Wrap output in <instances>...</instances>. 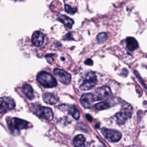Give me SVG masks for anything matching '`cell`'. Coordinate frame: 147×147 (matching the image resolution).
<instances>
[{
    "label": "cell",
    "mask_w": 147,
    "mask_h": 147,
    "mask_svg": "<svg viewBox=\"0 0 147 147\" xmlns=\"http://www.w3.org/2000/svg\"><path fill=\"white\" fill-rule=\"evenodd\" d=\"M111 105V102L109 100H106L99 103L95 104L94 107L97 110H102L104 109H108Z\"/></svg>",
    "instance_id": "obj_17"
},
{
    "label": "cell",
    "mask_w": 147,
    "mask_h": 147,
    "mask_svg": "<svg viewBox=\"0 0 147 147\" xmlns=\"http://www.w3.org/2000/svg\"><path fill=\"white\" fill-rule=\"evenodd\" d=\"M101 132L106 139L113 142H118L122 137V134L119 131L114 129L103 128L101 130Z\"/></svg>",
    "instance_id": "obj_6"
},
{
    "label": "cell",
    "mask_w": 147,
    "mask_h": 147,
    "mask_svg": "<svg viewBox=\"0 0 147 147\" xmlns=\"http://www.w3.org/2000/svg\"><path fill=\"white\" fill-rule=\"evenodd\" d=\"M58 20L60 22H62L67 28H71L72 25L74 23L72 19L70 18L67 16H65V15L60 16L58 18Z\"/></svg>",
    "instance_id": "obj_14"
},
{
    "label": "cell",
    "mask_w": 147,
    "mask_h": 147,
    "mask_svg": "<svg viewBox=\"0 0 147 147\" xmlns=\"http://www.w3.org/2000/svg\"><path fill=\"white\" fill-rule=\"evenodd\" d=\"M54 74L58 78L59 80L64 84H68L70 83L71 76L69 74L64 71V70L55 68L54 69Z\"/></svg>",
    "instance_id": "obj_9"
},
{
    "label": "cell",
    "mask_w": 147,
    "mask_h": 147,
    "mask_svg": "<svg viewBox=\"0 0 147 147\" xmlns=\"http://www.w3.org/2000/svg\"><path fill=\"white\" fill-rule=\"evenodd\" d=\"M110 88L107 86H103L98 88L93 94L95 101L101 100L111 95Z\"/></svg>",
    "instance_id": "obj_8"
},
{
    "label": "cell",
    "mask_w": 147,
    "mask_h": 147,
    "mask_svg": "<svg viewBox=\"0 0 147 147\" xmlns=\"http://www.w3.org/2000/svg\"><path fill=\"white\" fill-rule=\"evenodd\" d=\"M42 98L44 101L49 105H54L59 100V98L52 93H45L43 95Z\"/></svg>",
    "instance_id": "obj_12"
},
{
    "label": "cell",
    "mask_w": 147,
    "mask_h": 147,
    "mask_svg": "<svg viewBox=\"0 0 147 147\" xmlns=\"http://www.w3.org/2000/svg\"><path fill=\"white\" fill-rule=\"evenodd\" d=\"M84 63L86 64V65H92L93 64V61L91 59H87L85 61H84Z\"/></svg>",
    "instance_id": "obj_21"
},
{
    "label": "cell",
    "mask_w": 147,
    "mask_h": 147,
    "mask_svg": "<svg viewBox=\"0 0 147 147\" xmlns=\"http://www.w3.org/2000/svg\"><path fill=\"white\" fill-rule=\"evenodd\" d=\"M9 127L11 130H20L29 127V123L18 118H13L9 122Z\"/></svg>",
    "instance_id": "obj_7"
},
{
    "label": "cell",
    "mask_w": 147,
    "mask_h": 147,
    "mask_svg": "<svg viewBox=\"0 0 147 147\" xmlns=\"http://www.w3.org/2000/svg\"><path fill=\"white\" fill-rule=\"evenodd\" d=\"M65 10L67 13H68V14H75L76 11H77V8L76 7H71L68 4H66L65 5Z\"/></svg>",
    "instance_id": "obj_20"
},
{
    "label": "cell",
    "mask_w": 147,
    "mask_h": 147,
    "mask_svg": "<svg viewBox=\"0 0 147 147\" xmlns=\"http://www.w3.org/2000/svg\"><path fill=\"white\" fill-rule=\"evenodd\" d=\"M107 38V35L105 32L100 33L96 37V40L98 42H103L106 40Z\"/></svg>",
    "instance_id": "obj_19"
},
{
    "label": "cell",
    "mask_w": 147,
    "mask_h": 147,
    "mask_svg": "<svg viewBox=\"0 0 147 147\" xmlns=\"http://www.w3.org/2000/svg\"><path fill=\"white\" fill-rule=\"evenodd\" d=\"M22 92L29 99H33L34 96V92L32 87L30 85L28 84H24L22 87Z\"/></svg>",
    "instance_id": "obj_15"
},
{
    "label": "cell",
    "mask_w": 147,
    "mask_h": 147,
    "mask_svg": "<svg viewBox=\"0 0 147 147\" xmlns=\"http://www.w3.org/2000/svg\"><path fill=\"white\" fill-rule=\"evenodd\" d=\"M69 113L75 119H78L80 117V113L78 110L74 106H71L69 109Z\"/></svg>",
    "instance_id": "obj_18"
},
{
    "label": "cell",
    "mask_w": 147,
    "mask_h": 147,
    "mask_svg": "<svg viewBox=\"0 0 147 147\" xmlns=\"http://www.w3.org/2000/svg\"><path fill=\"white\" fill-rule=\"evenodd\" d=\"M33 112L40 118H44L48 121H52L53 118V114L51 109L48 107H43L40 105L33 106Z\"/></svg>",
    "instance_id": "obj_4"
},
{
    "label": "cell",
    "mask_w": 147,
    "mask_h": 147,
    "mask_svg": "<svg viewBox=\"0 0 147 147\" xmlns=\"http://www.w3.org/2000/svg\"><path fill=\"white\" fill-rule=\"evenodd\" d=\"M96 83L97 79L95 74L93 72H89L83 78V80L79 86V88L83 91L88 90L94 87Z\"/></svg>",
    "instance_id": "obj_3"
},
{
    "label": "cell",
    "mask_w": 147,
    "mask_h": 147,
    "mask_svg": "<svg viewBox=\"0 0 147 147\" xmlns=\"http://www.w3.org/2000/svg\"><path fill=\"white\" fill-rule=\"evenodd\" d=\"M85 138L82 134H79L75 137L74 139V145L75 147H84Z\"/></svg>",
    "instance_id": "obj_16"
},
{
    "label": "cell",
    "mask_w": 147,
    "mask_h": 147,
    "mask_svg": "<svg viewBox=\"0 0 147 147\" xmlns=\"http://www.w3.org/2000/svg\"><path fill=\"white\" fill-rule=\"evenodd\" d=\"M126 43L127 48L131 51L136 49L138 46L137 40L134 38L131 37H127L126 40Z\"/></svg>",
    "instance_id": "obj_13"
},
{
    "label": "cell",
    "mask_w": 147,
    "mask_h": 147,
    "mask_svg": "<svg viewBox=\"0 0 147 147\" xmlns=\"http://www.w3.org/2000/svg\"><path fill=\"white\" fill-rule=\"evenodd\" d=\"M95 101L93 94L86 93L82 95L80 98V103L85 108H90L92 103Z\"/></svg>",
    "instance_id": "obj_10"
},
{
    "label": "cell",
    "mask_w": 147,
    "mask_h": 147,
    "mask_svg": "<svg viewBox=\"0 0 147 147\" xmlns=\"http://www.w3.org/2000/svg\"><path fill=\"white\" fill-rule=\"evenodd\" d=\"M37 80L45 88H52L57 86V81L55 78L45 71H41L37 74Z\"/></svg>",
    "instance_id": "obj_1"
},
{
    "label": "cell",
    "mask_w": 147,
    "mask_h": 147,
    "mask_svg": "<svg viewBox=\"0 0 147 147\" xmlns=\"http://www.w3.org/2000/svg\"><path fill=\"white\" fill-rule=\"evenodd\" d=\"M13 99L8 96L0 98V114H4L9 110H12L15 107Z\"/></svg>",
    "instance_id": "obj_5"
},
{
    "label": "cell",
    "mask_w": 147,
    "mask_h": 147,
    "mask_svg": "<svg viewBox=\"0 0 147 147\" xmlns=\"http://www.w3.org/2000/svg\"><path fill=\"white\" fill-rule=\"evenodd\" d=\"M86 117L88 119V120H89V119H90V121H92V120H91V119H92V118H91L90 116V117H88V116L87 115H86Z\"/></svg>",
    "instance_id": "obj_22"
},
{
    "label": "cell",
    "mask_w": 147,
    "mask_h": 147,
    "mask_svg": "<svg viewBox=\"0 0 147 147\" xmlns=\"http://www.w3.org/2000/svg\"><path fill=\"white\" fill-rule=\"evenodd\" d=\"M132 111L133 109L131 105L127 103H125L122 106L120 111L115 115L117 123L119 125L123 124L126 121L131 117Z\"/></svg>",
    "instance_id": "obj_2"
},
{
    "label": "cell",
    "mask_w": 147,
    "mask_h": 147,
    "mask_svg": "<svg viewBox=\"0 0 147 147\" xmlns=\"http://www.w3.org/2000/svg\"><path fill=\"white\" fill-rule=\"evenodd\" d=\"M44 36L40 31H36L33 33L32 37V42L36 47H41L44 42Z\"/></svg>",
    "instance_id": "obj_11"
}]
</instances>
